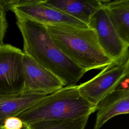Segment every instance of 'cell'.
<instances>
[{"label":"cell","mask_w":129,"mask_h":129,"mask_svg":"<svg viewBox=\"0 0 129 129\" xmlns=\"http://www.w3.org/2000/svg\"><path fill=\"white\" fill-rule=\"evenodd\" d=\"M16 18L23 40V53L56 75L64 87L77 85L86 72L61 51L46 25L23 17Z\"/></svg>","instance_id":"1"},{"label":"cell","mask_w":129,"mask_h":129,"mask_svg":"<svg viewBox=\"0 0 129 129\" xmlns=\"http://www.w3.org/2000/svg\"><path fill=\"white\" fill-rule=\"evenodd\" d=\"M46 26L61 51L86 72L104 68L113 61L101 48L94 29L69 25Z\"/></svg>","instance_id":"2"},{"label":"cell","mask_w":129,"mask_h":129,"mask_svg":"<svg viewBox=\"0 0 129 129\" xmlns=\"http://www.w3.org/2000/svg\"><path fill=\"white\" fill-rule=\"evenodd\" d=\"M96 107L79 93L78 85L63 87L50 93L17 116L24 125L47 120L77 119L90 116Z\"/></svg>","instance_id":"3"},{"label":"cell","mask_w":129,"mask_h":129,"mask_svg":"<svg viewBox=\"0 0 129 129\" xmlns=\"http://www.w3.org/2000/svg\"><path fill=\"white\" fill-rule=\"evenodd\" d=\"M129 57L113 61L91 79L78 85L80 94L96 109L98 104L128 79Z\"/></svg>","instance_id":"4"},{"label":"cell","mask_w":129,"mask_h":129,"mask_svg":"<svg viewBox=\"0 0 129 129\" xmlns=\"http://www.w3.org/2000/svg\"><path fill=\"white\" fill-rule=\"evenodd\" d=\"M22 50L9 44L0 45V96L23 93L24 75Z\"/></svg>","instance_id":"5"},{"label":"cell","mask_w":129,"mask_h":129,"mask_svg":"<svg viewBox=\"0 0 129 129\" xmlns=\"http://www.w3.org/2000/svg\"><path fill=\"white\" fill-rule=\"evenodd\" d=\"M88 27L95 30L101 48L113 61L121 60L128 57L129 45L117 33L103 4L91 16Z\"/></svg>","instance_id":"6"},{"label":"cell","mask_w":129,"mask_h":129,"mask_svg":"<svg viewBox=\"0 0 129 129\" xmlns=\"http://www.w3.org/2000/svg\"><path fill=\"white\" fill-rule=\"evenodd\" d=\"M16 17H23L45 25H69L87 28L88 26L41 0H20L12 9Z\"/></svg>","instance_id":"7"},{"label":"cell","mask_w":129,"mask_h":129,"mask_svg":"<svg viewBox=\"0 0 129 129\" xmlns=\"http://www.w3.org/2000/svg\"><path fill=\"white\" fill-rule=\"evenodd\" d=\"M24 84L23 93L50 94L64 87L54 74L24 53L23 57Z\"/></svg>","instance_id":"8"},{"label":"cell","mask_w":129,"mask_h":129,"mask_svg":"<svg viewBox=\"0 0 129 129\" xmlns=\"http://www.w3.org/2000/svg\"><path fill=\"white\" fill-rule=\"evenodd\" d=\"M96 120L93 129H100L109 120L118 115L129 113L128 86L117 87L97 105Z\"/></svg>","instance_id":"9"},{"label":"cell","mask_w":129,"mask_h":129,"mask_svg":"<svg viewBox=\"0 0 129 129\" xmlns=\"http://www.w3.org/2000/svg\"><path fill=\"white\" fill-rule=\"evenodd\" d=\"M43 3L79 20L88 26L93 14L102 5V1L47 0Z\"/></svg>","instance_id":"10"},{"label":"cell","mask_w":129,"mask_h":129,"mask_svg":"<svg viewBox=\"0 0 129 129\" xmlns=\"http://www.w3.org/2000/svg\"><path fill=\"white\" fill-rule=\"evenodd\" d=\"M48 94L27 93L13 96H0V129L6 118L17 116Z\"/></svg>","instance_id":"11"},{"label":"cell","mask_w":129,"mask_h":129,"mask_svg":"<svg viewBox=\"0 0 129 129\" xmlns=\"http://www.w3.org/2000/svg\"><path fill=\"white\" fill-rule=\"evenodd\" d=\"M102 4L117 33L129 45V0L102 1Z\"/></svg>","instance_id":"12"},{"label":"cell","mask_w":129,"mask_h":129,"mask_svg":"<svg viewBox=\"0 0 129 129\" xmlns=\"http://www.w3.org/2000/svg\"><path fill=\"white\" fill-rule=\"evenodd\" d=\"M89 116L73 119L39 121L24 125L23 129H85Z\"/></svg>","instance_id":"13"},{"label":"cell","mask_w":129,"mask_h":129,"mask_svg":"<svg viewBox=\"0 0 129 129\" xmlns=\"http://www.w3.org/2000/svg\"><path fill=\"white\" fill-rule=\"evenodd\" d=\"M24 124L22 120L17 116H11L6 118L2 129H23Z\"/></svg>","instance_id":"14"},{"label":"cell","mask_w":129,"mask_h":129,"mask_svg":"<svg viewBox=\"0 0 129 129\" xmlns=\"http://www.w3.org/2000/svg\"><path fill=\"white\" fill-rule=\"evenodd\" d=\"M8 28V22L5 11L0 6V45L3 43Z\"/></svg>","instance_id":"15"},{"label":"cell","mask_w":129,"mask_h":129,"mask_svg":"<svg viewBox=\"0 0 129 129\" xmlns=\"http://www.w3.org/2000/svg\"><path fill=\"white\" fill-rule=\"evenodd\" d=\"M20 0H0V6L5 12L11 10L12 8L17 4Z\"/></svg>","instance_id":"16"}]
</instances>
